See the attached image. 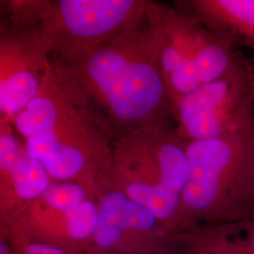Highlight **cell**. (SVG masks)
Instances as JSON below:
<instances>
[{"instance_id": "16", "label": "cell", "mask_w": 254, "mask_h": 254, "mask_svg": "<svg viewBox=\"0 0 254 254\" xmlns=\"http://www.w3.org/2000/svg\"><path fill=\"white\" fill-rule=\"evenodd\" d=\"M245 59L246 64L247 67L249 69L250 72V76H251V81H252V88H253V95H254V58H247L244 56Z\"/></svg>"}, {"instance_id": "2", "label": "cell", "mask_w": 254, "mask_h": 254, "mask_svg": "<svg viewBox=\"0 0 254 254\" xmlns=\"http://www.w3.org/2000/svg\"><path fill=\"white\" fill-rule=\"evenodd\" d=\"M80 78L108 118L122 127L158 121L173 111L159 63L152 53L116 42L91 51L82 61Z\"/></svg>"}, {"instance_id": "3", "label": "cell", "mask_w": 254, "mask_h": 254, "mask_svg": "<svg viewBox=\"0 0 254 254\" xmlns=\"http://www.w3.org/2000/svg\"><path fill=\"white\" fill-rule=\"evenodd\" d=\"M125 144L118 159L117 190L152 212L171 234L181 232L182 194L189 178L186 141L162 127L148 140Z\"/></svg>"}, {"instance_id": "6", "label": "cell", "mask_w": 254, "mask_h": 254, "mask_svg": "<svg viewBox=\"0 0 254 254\" xmlns=\"http://www.w3.org/2000/svg\"><path fill=\"white\" fill-rule=\"evenodd\" d=\"M58 6L61 22L69 34L95 42L125 27L139 5L131 0H63Z\"/></svg>"}, {"instance_id": "10", "label": "cell", "mask_w": 254, "mask_h": 254, "mask_svg": "<svg viewBox=\"0 0 254 254\" xmlns=\"http://www.w3.org/2000/svg\"><path fill=\"white\" fill-rule=\"evenodd\" d=\"M239 234L238 223L199 224L178 233L177 237L184 248L208 254H254L247 238Z\"/></svg>"}, {"instance_id": "14", "label": "cell", "mask_w": 254, "mask_h": 254, "mask_svg": "<svg viewBox=\"0 0 254 254\" xmlns=\"http://www.w3.org/2000/svg\"><path fill=\"white\" fill-rule=\"evenodd\" d=\"M87 199V192L83 186L79 183L66 181L51 183L39 200L49 208L66 213Z\"/></svg>"}, {"instance_id": "9", "label": "cell", "mask_w": 254, "mask_h": 254, "mask_svg": "<svg viewBox=\"0 0 254 254\" xmlns=\"http://www.w3.org/2000/svg\"><path fill=\"white\" fill-rule=\"evenodd\" d=\"M25 147L42 163L49 176L58 181H71L82 173L86 165L81 150L64 143L56 134V130L26 138Z\"/></svg>"}, {"instance_id": "4", "label": "cell", "mask_w": 254, "mask_h": 254, "mask_svg": "<svg viewBox=\"0 0 254 254\" xmlns=\"http://www.w3.org/2000/svg\"><path fill=\"white\" fill-rule=\"evenodd\" d=\"M173 114L176 132L186 142L253 132L254 95L244 55L226 74L174 104Z\"/></svg>"}, {"instance_id": "17", "label": "cell", "mask_w": 254, "mask_h": 254, "mask_svg": "<svg viewBox=\"0 0 254 254\" xmlns=\"http://www.w3.org/2000/svg\"><path fill=\"white\" fill-rule=\"evenodd\" d=\"M179 254H208L207 253H204L200 250L197 249H192V248H184L183 251Z\"/></svg>"}, {"instance_id": "12", "label": "cell", "mask_w": 254, "mask_h": 254, "mask_svg": "<svg viewBox=\"0 0 254 254\" xmlns=\"http://www.w3.org/2000/svg\"><path fill=\"white\" fill-rule=\"evenodd\" d=\"M59 111L53 101L38 96L15 118V127L26 138L40 136L57 129Z\"/></svg>"}, {"instance_id": "18", "label": "cell", "mask_w": 254, "mask_h": 254, "mask_svg": "<svg viewBox=\"0 0 254 254\" xmlns=\"http://www.w3.org/2000/svg\"><path fill=\"white\" fill-rule=\"evenodd\" d=\"M88 254H120L116 253H110V252H105V251H101L98 249H95L93 247H88Z\"/></svg>"}, {"instance_id": "1", "label": "cell", "mask_w": 254, "mask_h": 254, "mask_svg": "<svg viewBox=\"0 0 254 254\" xmlns=\"http://www.w3.org/2000/svg\"><path fill=\"white\" fill-rule=\"evenodd\" d=\"M189 178L182 194V231L199 224L254 219V131L186 142Z\"/></svg>"}, {"instance_id": "11", "label": "cell", "mask_w": 254, "mask_h": 254, "mask_svg": "<svg viewBox=\"0 0 254 254\" xmlns=\"http://www.w3.org/2000/svg\"><path fill=\"white\" fill-rule=\"evenodd\" d=\"M40 80L33 71L21 69L0 82V109L7 115H16L37 98Z\"/></svg>"}, {"instance_id": "8", "label": "cell", "mask_w": 254, "mask_h": 254, "mask_svg": "<svg viewBox=\"0 0 254 254\" xmlns=\"http://www.w3.org/2000/svg\"><path fill=\"white\" fill-rule=\"evenodd\" d=\"M0 168L9 177L19 200H39L51 185V177L42 163L9 134L0 137Z\"/></svg>"}, {"instance_id": "7", "label": "cell", "mask_w": 254, "mask_h": 254, "mask_svg": "<svg viewBox=\"0 0 254 254\" xmlns=\"http://www.w3.org/2000/svg\"><path fill=\"white\" fill-rule=\"evenodd\" d=\"M191 7L236 50L245 47L254 53V0H201Z\"/></svg>"}, {"instance_id": "5", "label": "cell", "mask_w": 254, "mask_h": 254, "mask_svg": "<svg viewBox=\"0 0 254 254\" xmlns=\"http://www.w3.org/2000/svg\"><path fill=\"white\" fill-rule=\"evenodd\" d=\"M99 222L108 225L112 250L122 254H147L175 240L142 204L120 190L105 192L97 202Z\"/></svg>"}, {"instance_id": "13", "label": "cell", "mask_w": 254, "mask_h": 254, "mask_svg": "<svg viewBox=\"0 0 254 254\" xmlns=\"http://www.w3.org/2000/svg\"><path fill=\"white\" fill-rule=\"evenodd\" d=\"M64 214L67 221V236L70 246L74 248L73 246L87 243L90 245L99 224L97 203L88 198L77 207Z\"/></svg>"}, {"instance_id": "19", "label": "cell", "mask_w": 254, "mask_h": 254, "mask_svg": "<svg viewBox=\"0 0 254 254\" xmlns=\"http://www.w3.org/2000/svg\"><path fill=\"white\" fill-rule=\"evenodd\" d=\"M68 254H82L81 253H79L76 249H73V250H72L70 253Z\"/></svg>"}, {"instance_id": "15", "label": "cell", "mask_w": 254, "mask_h": 254, "mask_svg": "<svg viewBox=\"0 0 254 254\" xmlns=\"http://www.w3.org/2000/svg\"><path fill=\"white\" fill-rule=\"evenodd\" d=\"M238 225L241 232L245 234V237L254 254V219H249L242 222H238Z\"/></svg>"}]
</instances>
